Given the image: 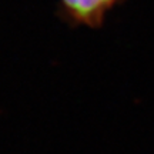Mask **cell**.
Wrapping results in <instances>:
<instances>
[{
  "instance_id": "6da1fadb",
  "label": "cell",
  "mask_w": 154,
  "mask_h": 154,
  "mask_svg": "<svg viewBox=\"0 0 154 154\" xmlns=\"http://www.w3.org/2000/svg\"><path fill=\"white\" fill-rule=\"evenodd\" d=\"M124 0H60V10L64 20L72 26L99 29L107 14Z\"/></svg>"
}]
</instances>
